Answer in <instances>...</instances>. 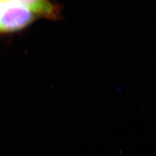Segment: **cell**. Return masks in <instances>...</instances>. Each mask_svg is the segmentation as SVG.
I'll use <instances>...</instances> for the list:
<instances>
[{"instance_id": "obj_1", "label": "cell", "mask_w": 156, "mask_h": 156, "mask_svg": "<svg viewBox=\"0 0 156 156\" xmlns=\"http://www.w3.org/2000/svg\"><path fill=\"white\" fill-rule=\"evenodd\" d=\"M34 14L18 2L3 0L0 5V33L23 29L34 20Z\"/></svg>"}, {"instance_id": "obj_2", "label": "cell", "mask_w": 156, "mask_h": 156, "mask_svg": "<svg viewBox=\"0 0 156 156\" xmlns=\"http://www.w3.org/2000/svg\"><path fill=\"white\" fill-rule=\"evenodd\" d=\"M27 7L34 14L46 17H56L58 10L48 0H12Z\"/></svg>"}, {"instance_id": "obj_3", "label": "cell", "mask_w": 156, "mask_h": 156, "mask_svg": "<svg viewBox=\"0 0 156 156\" xmlns=\"http://www.w3.org/2000/svg\"><path fill=\"white\" fill-rule=\"evenodd\" d=\"M2 1H3V0H0V5H1V3L2 2Z\"/></svg>"}]
</instances>
